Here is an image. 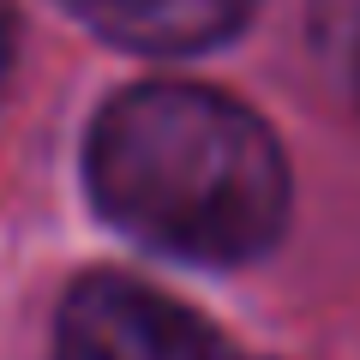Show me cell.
<instances>
[{
	"mask_svg": "<svg viewBox=\"0 0 360 360\" xmlns=\"http://www.w3.org/2000/svg\"><path fill=\"white\" fill-rule=\"evenodd\" d=\"M54 360H240V348L156 283L84 270L54 312Z\"/></svg>",
	"mask_w": 360,
	"mask_h": 360,
	"instance_id": "2",
	"label": "cell"
},
{
	"mask_svg": "<svg viewBox=\"0 0 360 360\" xmlns=\"http://www.w3.org/2000/svg\"><path fill=\"white\" fill-rule=\"evenodd\" d=\"M348 72H354V103H360V37H354V54H348Z\"/></svg>",
	"mask_w": 360,
	"mask_h": 360,
	"instance_id": "5",
	"label": "cell"
},
{
	"mask_svg": "<svg viewBox=\"0 0 360 360\" xmlns=\"http://www.w3.org/2000/svg\"><path fill=\"white\" fill-rule=\"evenodd\" d=\"M96 37L144 54H193L217 49L252 18L258 0H60Z\"/></svg>",
	"mask_w": 360,
	"mask_h": 360,
	"instance_id": "3",
	"label": "cell"
},
{
	"mask_svg": "<svg viewBox=\"0 0 360 360\" xmlns=\"http://www.w3.org/2000/svg\"><path fill=\"white\" fill-rule=\"evenodd\" d=\"M13 60H18V6L0 0V90H6V78H13Z\"/></svg>",
	"mask_w": 360,
	"mask_h": 360,
	"instance_id": "4",
	"label": "cell"
},
{
	"mask_svg": "<svg viewBox=\"0 0 360 360\" xmlns=\"http://www.w3.org/2000/svg\"><path fill=\"white\" fill-rule=\"evenodd\" d=\"M84 186L127 240L186 264H252L288 229L295 180L276 132L229 90L144 78L84 139Z\"/></svg>",
	"mask_w": 360,
	"mask_h": 360,
	"instance_id": "1",
	"label": "cell"
}]
</instances>
